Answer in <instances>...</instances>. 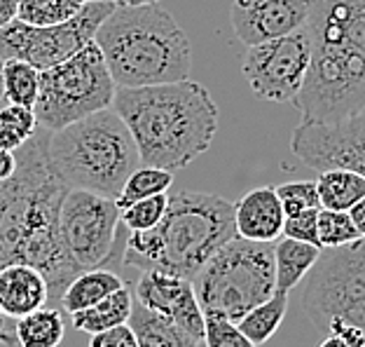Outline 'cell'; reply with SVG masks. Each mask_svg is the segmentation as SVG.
I'll return each instance as SVG.
<instances>
[{
  "label": "cell",
  "mask_w": 365,
  "mask_h": 347,
  "mask_svg": "<svg viewBox=\"0 0 365 347\" xmlns=\"http://www.w3.org/2000/svg\"><path fill=\"white\" fill-rule=\"evenodd\" d=\"M49 131L38 127L16 148V169L0 181V268L26 263L43 272L49 301L59 303L80 268L66 251L59 228V209L68 186L49 164Z\"/></svg>",
  "instance_id": "cell-1"
},
{
  "label": "cell",
  "mask_w": 365,
  "mask_h": 347,
  "mask_svg": "<svg viewBox=\"0 0 365 347\" xmlns=\"http://www.w3.org/2000/svg\"><path fill=\"white\" fill-rule=\"evenodd\" d=\"M113 109L134 136L140 164L178 171L209 151L218 106L192 78L148 87H118Z\"/></svg>",
  "instance_id": "cell-2"
},
{
  "label": "cell",
  "mask_w": 365,
  "mask_h": 347,
  "mask_svg": "<svg viewBox=\"0 0 365 347\" xmlns=\"http://www.w3.org/2000/svg\"><path fill=\"white\" fill-rule=\"evenodd\" d=\"M237 237L235 206L218 195L178 190L169 195L167 213L150 230L127 233L122 263L127 268L160 270L192 282L204 263Z\"/></svg>",
  "instance_id": "cell-3"
},
{
  "label": "cell",
  "mask_w": 365,
  "mask_h": 347,
  "mask_svg": "<svg viewBox=\"0 0 365 347\" xmlns=\"http://www.w3.org/2000/svg\"><path fill=\"white\" fill-rule=\"evenodd\" d=\"M101 49L118 87H148L190 78L192 45L160 5H115L98 26Z\"/></svg>",
  "instance_id": "cell-4"
},
{
  "label": "cell",
  "mask_w": 365,
  "mask_h": 347,
  "mask_svg": "<svg viewBox=\"0 0 365 347\" xmlns=\"http://www.w3.org/2000/svg\"><path fill=\"white\" fill-rule=\"evenodd\" d=\"M304 87L335 111H365V0H312Z\"/></svg>",
  "instance_id": "cell-5"
},
{
  "label": "cell",
  "mask_w": 365,
  "mask_h": 347,
  "mask_svg": "<svg viewBox=\"0 0 365 347\" xmlns=\"http://www.w3.org/2000/svg\"><path fill=\"white\" fill-rule=\"evenodd\" d=\"M47 153L54 174L68 188L113 200L140 164L134 136L113 106L49 131Z\"/></svg>",
  "instance_id": "cell-6"
},
{
  "label": "cell",
  "mask_w": 365,
  "mask_h": 347,
  "mask_svg": "<svg viewBox=\"0 0 365 347\" xmlns=\"http://www.w3.org/2000/svg\"><path fill=\"white\" fill-rule=\"evenodd\" d=\"M192 288L204 315L239 321L277 291L272 244L232 237L197 272Z\"/></svg>",
  "instance_id": "cell-7"
},
{
  "label": "cell",
  "mask_w": 365,
  "mask_h": 347,
  "mask_svg": "<svg viewBox=\"0 0 365 347\" xmlns=\"http://www.w3.org/2000/svg\"><path fill=\"white\" fill-rule=\"evenodd\" d=\"M118 85L101 49L89 43L68 59L40 71V89L33 113L38 125L56 131L91 113L110 109Z\"/></svg>",
  "instance_id": "cell-8"
},
{
  "label": "cell",
  "mask_w": 365,
  "mask_h": 347,
  "mask_svg": "<svg viewBox=\"0 0 365 347\" xmlns=\"http://www.w3.org/2000/svg\"><path fill=\"white\" fill-rule=\"evenodd\" d=\"M302 310L319 331L346 324L365 333V237L321 249L307 272Z\"/></svg>",
  "instance_id": "cell-9"
},
{
  "label": "cell",
  "mask_w": 365,
  "mask_h": 347,
  "mask_svg": "<svg viewBox=\"0 0 365 347\" xmlns=\"http://www.w3.org/2000/svg\"><path fill=\"white\" fill-rule=\"evenodd\" d=\"M118 0H94L59 24H29L12 19L0 26V59H21L45 71L94 43L98 26L115 10Z\"/></svg>",
  "instance_id": "cell-10"
},
{
  "label": "cell",
  "mask_w": 365,
  "mask_h": 347,
  "mask_svg": "<svg viewBox=\"0 0 365 347\" xmlns=\"http://www.w3.org/2000/svg\"><path fill=\"white\" fill-rule=\"evenodd\" d=\"M59 228L66 251L80 270H94L122 263L118 239L122 235L120 206L113 197L68 188L59 209Z\"/></svg>",
  "instance_id": "cell-11"
},
{
  "label": "cell",
  "mask_w": 365,
  "mask_h": 347,
  "mask_svg": "<svg viewBox=\"0 0 365 347\" xmlns=\"http://www.w3.org/2000/svg\"><path fill=\"white\" fill-rule=\"evenodd\" d=\"M312 61L309 29L300 26L281 38L246 47L242 73L260 101L293 104Z\"/></svg>",
  "instance_id": "cell-12"
},
{
  "label": "cell",
  "mask_w": 365,
  "mask_h": 347,
  "mask_svg": "<svg viewBox=\"0 0 365 347\" xmlns=\"http://www.w3.org/2000/svg\"><path fill=\"white\" fill-rule=\"evenodd\" d=\"M312 0H232L230 21L246 47L281 38L307 24Z\"/></svg>",
  "instance_id": "cell-13"
},
{
  "label": "cell",
  "mask_w": 365,
  "mask_h": 347,
  "mask_svg": "<svg viewBox=\"0 0 365 347\" xmlns=\"http://www.w3.org/2000/svg\"><path fill=\"white\" fill-rule=\"evenodd\" d=\"M134 298L148 310L171 319L173 324L185 328L187 333L202 341L204 336V312L199 308L195 288L190 279L160 270H145L131 288Z\"/></svg>",
  "instance_id": "cell-14"
},
{
  "label": "cell",
  "mask_w": 365,
  "mask_h": 347,
  "mask_svg": "<svg viewBox=\"0 0 365 347\" xmlns=\"http://www.w3.org/2000/svg\"><path fill=\"white\" fill-rule=\"evenodd\" d=\"M232 206H235V228L239 237L269 244L281 237L286 213L274 186L248 190L242 200Z\"/></svg>",
  "instance_id": "cell-15"
},
{
  "label": "cell",
  "mask_w": 365,
  "mask_h": 347,
  "mask_svg": "<svg viewBox=\"0 0 365 347\" xmlns=\"http://www.w3.org/2000/svg\"><path fill=\"white\" fill-rule=\"evenodd\" d=\"M49 303V286L43 272L26 263H7L0 268V312L21 319Z\"/></svg>",
  "instance_id": "cell-16"
},
{
  "label": "cell",
  "mask_w": 365,
  "mask_h": 347,
  "mask_svg": "<svg viewBox=\"0 0 365 347\" xmlns=\"http://www.w3.org/2000/svg\"><path fill=\"white\" fill-rule=\"evenodd\" d=\"M127 324L134 331L138 347H199L202 341L187 333L185 328L173 324L171 319L157 315V312L148 310L134 298L131 305V315Z\"/></svg>",
  "instance_id": "cell-17"
},
{
  "label": "cell",
  "mask_w": 365,
  "mask_h": 347,
  "mask_svg": "<svg viewBox=\"0 0 365 347\" xmlns=\"http://www.w3.org/2000/svg\"><path fill=\"white\" fill-rule=\"evenodd\" d=\"M274 249V279L277 291L290 293L307 277V272L321 256V246L300 242V239L281 235L277 242H272Z\"/></svg>",
  "instance_id": "cell-18"
},
{
  "label": "cell",
  "mask_w": 365,
  "mask_h": 347,
  "mask_svg": "<svg viewBox=\"0 0 365 347\" xmlns=\"http://www.w3.org/2000/svg\"><path fill=\"white\" fill-rule=\"evenodd\" d=\"M124 279L113 272L110 268H94V270H82L73 282L66 286V291L61 293V308L73 315V312L87 310L91 305H96L98 301H103L106 296H110L113 291L122 288Z\"/></svg>",
  "instance_id": "cell-19"
},
{
  "label": "cell",
  "mask_w": 365,
  "mask_h": 347,
  "mask_svg": "<svg viewBox=\"0 0 365 347\" xmlns=\"http://www.w3.org/2000/svg\"><path fill=\"white\" fill-rule=\"evenodd\" d=\"M131 305H134V291L124 284L122 288H118V291L106 296L103 301L91 305V308L73 312L71 319L78 331H85L91 336V333L106 331V328L127 324L129 315H131Z\"/></svg>",
  "instance_id": "cell-20"
},
{
  "label": "cell",
  "mask_w": 365,
  "mask_h": 347,
  "mask_svg": "<svg viewBox=\"0 0 365 347\" xmlns=\"http://www.w3.org/2000/svg\"><path fill=\"white\" fill-rule=\"evenodd\" d=\"M317 190L323 209L349 211L361 197H365V176L346 167L323 169L317 178Z\"/></svg>",
  "instance_id": "cell-21"
},
{
  "label": "cell",
  "mask_w": 365,
  "mask_h": 347,
  "mask_svg": "<svg viewBox=\"0 0 365 347\" xmlns=\"http://www.w3.org/2000/svg\"><path fill=\"white\" fill-rule=\"evenodd\" d=\"M66 336V321L56 308H40L16 319V345L19 347H59Z\"/></svg>",
  "instance_id": "cell-22"
},
{
  "label": "cell",
  "mask_w": 365,
  "mask_h": 347,
  "mask_svg": "<svg viewBox=\"0 0 365 347\" xmlns=\"http://www.w3.org/2000/svg\"><path fill=\"white\" fill-rule=\"evenodd\" d=\"M286 312H288V293L286 291H274L267 301H262V303L255 305V308L248 310L237 324L248 341L258 347L262 343H267L269 338L279 331Z\"/></svg>",
  "instance_id": "cell-23"
},
{
  "label": "cell",
  "mask_w": 365,
  "mask_h": 347,
  "mask_svg": "<svg viewBox=\"0 0 365 347\" xmlns=\"http://www.w3.org/2000/svg\"><path fill=\"white\" fill-rule=\"evenodd\" d=\"M0 82H3V94L7 104L26 106V109L36 106L40 89V71L36 66L21 59H3Z\"/></svg>",
  "instance_id": "cell-24"
},
{
  "label": "cell",
  "mask_w": 365,
  "mask_h": 347,
  "mask_svg": "<svg viewBox=\"0 0 365 347\" xmlns=\"http://www.w3.org/2000/svg\"><path fill=\"white\" fill-rule=\"evenodd\" d=\"M173 183V171L160 169V167H145V164H138L124 181V186L120 190V195L115 197L120 209L134 204L138 200H145V197L167 193Z\"/></svg>",
  "instance_id": "cell-25"
},
{
  "label": "cell",
  "mask_w": 365,
  "mask_h": 347,
  "mask_svg": "<svg viewBox=\"0 0 365 347\" xmlns=\"http://www.w3.org/2000/svg\"><path fill=\"white\" fill-rule=\"evenodd\" d=\"M38 120L33 109L5 104L0 109V151H16L38 131Z\"/></svg>",
  "instance_id": "cell-26"
},
{
  "label": "cell",
  "mask_w": 365,
  "mask_h": 347,
  "mask_svg": "<svg viewBox=\"0 0 365 347\" xmlns=\"http://www.w3.org/2000/svg\"><path fill=\"white\" fill-rule=\"evenodd\" d=\"M317 233H319V246L321 249H333V246L351 244L361 239L359 228L354 226L349 211L337 209H319L317 218Z\"/></svg>",
  "instance_id": "cell-27"
},
{
  "label": "cell",
  "mask_w": 365,
  "mask_h": 347,
  "mask_svg": "<svg viewBox=\"0 0 365 347\" xmlns=\"http://www.w3.org/2000/svg\"><path fill=\"white\" fill-rule=\"evenodd\" d=\"M85 5L82 0H19V14L16 19L38 24H59L76 14Z\"/></svg>",
  "instance_id": "cell-28"
},
{
  "label": "cell",
  "mask_w": 365,
  "mask_h": 347,
  "mask_svg": "<svg viewBox=\"0 0 365 347\" xmlns=\"http://www.w3.org/2000/svg\"><path fill=\"white\" fill-rule=\"evenodd\" d=\"M167 204H169L167 193L145 197V200H138V202L120 209V223L129 230V233H136V230H150L164 218Z\"/></svg>",
  "instance_id": "cell-29"
},
{
  "label": "cell",
  "mask_w": 365,
  "mask_h": 347,
  "mask_svg": "<svg viewBox=\"0 0 365 347\" xmlns=\"http://www.w3.org/2000/svg\"><path fill=\"white\" fill-rule=\"evenodd\" d=\"M202 347H255L242 333L237 321L222 315H204Z\"/></svg>",
  "instance_id": "cell-30"
},
{
  "label": "cell",
  "mask_w": 365,
  "mask_h": 347,
  "mask_svg": "<svg viewBox=\"0 0 365 347\" xmlns=\"http://www.w3.org/2000/svg\"><path fill=\"white\" fill-rule=\"evenodd\" d=\"M274 188H277L279 200L284 204L286 216H293V213H300L307 209H319L321 206L317 181H290V183H281Z\"/></svg>",
  "instance_id": "cell-31"
},
{
  "label": "cell",
  "mask_w": 365,
  "mask_h": 347,
  "mask_svg": "<svg viewBox=\"0 0 365 347\" xmlns=\"http://www.w3.org/2000/svg\"><path fill=\"white\" fill-rule=\"evenodd\" d=\"M319 209H321V206H319ZM319 209H307V211H300V213H293V216H286L281 235L319 246V233H317Z\"/></svg>",
  "instance_id": "cell-32"
},
{
  "label": "cell",
  "mask_w": 365,
  "mask_h": 347,
  "mask_svg": "<svg viewBox=\"0 0 365 347\" xmlns=\"http://www.w3.org/2000/svg\"><path fill=\"white\" fill-rule=\"evenodd\" d=\"M89 347H138V341L129 324H120L106 331L91 333Z\"/></svg>",
  "instance_id": "cell-33"
},
{
  "label": "cell",
  "mask_w": 365,
  "mask_h": 347,
  "mask_svg": "<svg viewBox=\"0 0 365 347\" xmlns=\"http://www.w3.org/2000/svg\"><path fill=\"white\" fill-rule=\"evenodd\" d=\"M328 336L339 338V341H342L344 345H349V347H365V333L356 326L335 324V326L328 328Z\"/></svg>",
  "instance_id": "cell-34"
},
{
  "label": "cell",
  "mask_w": 365,
  "mask_h": 347,
  "mask_svg": "<svg viewBox=\"0 0 365 347\" xmlns=\"http://www.w3.org/2000/svg\"><path fill=\"white\" fill-rule=\"evenodd\" d=\"M16 169V155L14 151H0V181L10 178Z\"/></svg>",
  "instance_id": "cell-35"
},
{
  "label": "cell",
  "mask_w": 365,
  "mask_h": 347,
  "mask_svg": "<svg viewBox=\"0 0 365 347\" xmlns=\"http://www.w3.org/2000/svg\"><path fill=\"white\" fill-rule=\"evenodd\" d=\"M19 14V0H0V26L10 24Z\"/></svg>",
  "instance_id": "cell-36"
},
{
  "label": "cell",
  "mask_w": 365,
  "mask_h": 347,
  "mask_svg": "<svg viewBox=\"0 0 365 347\" xmlns=\"http://www.w3.org/2000/svg\"><path fill=\"white\" fill-rule=\"evenodd\" d=\"M349 216H351V221H354V226L359 228L361 237H365V197H361V200L351 206V209H349Z\"/></svg>",
  "instance_id": "cell-37"
},
{
  "label": "cell",
  "mask_w": 365,
  "mask_h": 347,
  "mask_svg": "<svg viewBox=\"0 0 365 347\" xmlns=\"http://www.w3.org/2000/svg\"><path fill=\"white\" fill-rule=\"evenodd\" d=\"M14 343H16V338L5 331V326H3V312H0V345H7V347H10V345H14Z\"/></svg>",
  "instance_id": "cell-38"
},
{
  "label": "cell",
  "mask_w": 365,
  "mask_h": 347,
  "mask_svg": "<svg viewBox=\"0 0 365 347\" xmlns=\"http://www.w3.org/2000/svg\"><path fill=\"white\" fill-rule=\"evenodd\" d=\"M319 347H349V345H344L339 338H335V336H326V341H323Z\"/></svg>",
  "instance_id": "cell-39"
},
{
  "label": "cell",
  "mask_w": 365,
  "mask_h": 347,
  "mask_svg": "<svg viewBox=\"0 0 365 347\" xmlns=\"http://www.w3.org/2000/svg\"><path fill=\"white\" fill-rule=\"evenodd\" d=\"M120 5H155L162 3V0H118Z\"/></svg>",
  "instance_id": "cell-40"
},
{
  "label": "cell",
  "mask_w": 365,
  "mask_h": 347,
  "mask_svg": "<svg viewBox=\"0 0 365 347\" xmlns=\"http://www.w3.org/2000/svg\"><path fill=\"white\" fill-rule=\"evenodd\" d=\"M0 73H3V59H0ZM7 101H5V94H3V82H0V109H3Z\"/></svg>",
  "instance_id": "cell-41"
},
{
  "label": "cell",
  "mask_w": 365,
  "mask_h": 347,
  "mask_svg": "<svg viewBox=\"0 0 365 347\" xmlns=\"http://www.w3.org/2000/svg\"><path fill=\"white\" fill-rule=\"evenodd\" d=\"M361 174H363V176H365V164H363V169H361Z\"/></svg>",
  "instance_id": "cell-42"
},
{
  "label": "cell",
  "mask_w": 365,
  "mask_h": 347,
  "mask_svg": "<svg viewBox=\"0 0 365 347\" xmlns=\"http://www.w3.org/2000/svg\"><path fill=\"white\" fill-rule=\"evenodd\" d=\"M82 3H94V0H82Z\"/></svg>",
  "instance_id": "cell-43"
},
{
  "label": "cell",
  "mask_w": 365,
  "mask_h": 347,
  "mask_svg": "<svg viewBox=\"0 0 365 347\" xmlns=\"http://www.w3.org/2000/svg\"><path fill=\"white\" fill-rule=\"evenodd\" d=\"M199 347H202V345H199Z\"/></svg>",
  "instance_id": "cell-44"
}]
</instances>
